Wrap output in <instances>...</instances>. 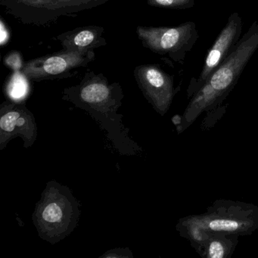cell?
<instances>
[{
	"label": "cell",
	"instance_id": "14",
	"mask_svg": "<svg viewBox=\"0 0 258 258\" xmlns=\"http://www.w3.org/2000/svg\"><path fill=\"white\" fill-rule=\"evenodd\" d=\"M30 87L28 79L22 71H15L6 87L7 96L13 102H20L25 100L29 94Z\"/></svg>",
	"mask_w": 258,
	"mask_h": 258
},
{
	"label": "cell",
	"instance_id": "16",
	"mask_svg": "<svg viewBox=\"0 0 258 258\" xmlns=\"http://www.w3.org/2000/svg\"><path fill=\"white\" fill-rule=\"evenodd\" d=\"M4 64L10 69L15 71H22L24 64L22 62L20 54L18 52H12L6 56L4 59Z\"/></svg>",
	"mask_w": 258,
	"mask_h": 258
},
{
	"label": "cell",
	"instance_id": "9",
	"mask_svg": "<svg viewBox=\"0 0 258 258\" xmlns=\"http://www.w3.org/2000/svg\"><path fill=\"white\" fill-rule=\"evenodd\" d=\"M134 75L148 102L159 114L164 115L176 93L173 77L158 64L137 66Z\"/></svg>",
	"mask_w": 258,
	"mask_h": 258
},
{
	"label": "cell",
	"instance_id": "10",
	"mask_svg": "<svg viewBox=\"0 0 258 258\" xmlns=\"http://www.w3.org/2000/svg\"><path fill=\"white\" fill-rule=\"evenodd\" d=\"M16 137H22L25 148L31 147L37 137L35 118L25 103L4 102L0 108V150Z\"/></svg>",
	"mask_w": 258,
	"mask_h": 258
},
{
	"label": "cell",
	"instance_id": "15",
	"mask_svg": "<svg viewBox=\"0 0 258 258\" xmlns=\"http://www.w3.org/2000/svg\"><path fill=\"white\" fill-rule=\"evenodd\" d=\"M150 7L170 10H187L192 8L195 0H146Z\"/></svg>",
	"mask_w": 258,
	"mask_h": 258
},
{
	"label": "cell",
	"instance_id": "4",
	"mask_svg": "<svg viewBox=\"0 0 258 258\" xmlns=\"http://www.w3.org/2000/svg\"><path fill=\"white\" fill-rule=\"evenodd\" d=\"M111 0H1L7 13L25 25L45 26L63 16H75Z\"/></svg>",
	"mask_w": 258,
	"mask_h": 258
},
{
	"label": "cell",
	"instance_id": "12",
	"mask_svg": "<svg viewBox=\"0 0 258 258\" xmlns=\"http://www.w3.org/2000/svg\"><path fill=\"white\" fill-rule=\"evenodd\" d=\"M236 243V235L211 233L198 251L204 257L227 258L232 254Z\"/></svg>",
	"mask_w": 258,
	"mask_h": 258
},
{
	"label": "cell",
	"instance_id": "5",
	"mask_svg": "<svg viewBox=\"0 0 258 258\" xmlns=\"http://www.w3.org/2000/svg\"><path fill=\"white\" fill-rule=\"evenodd\" d=\"M137 34L145 48L180 64H183L186 54L192 49L199 37L193 22L176 27L138 26Z\"/></svg>",
	"mask_w": 258,
	"mask_h": 258
},
{
	"label": "cell",
	"instance_id": "11",
	"mask_svg": "<svg viewBox=\"0 0 258 258\" xmlns=\"http://www.w3.org/2000/svg\"><path fill=\"white\" fill-rule=\"evenodd\" d=\"M104 32L102 27L90 25L63 33L57 36L55 40L61 43L64 50L94 51L107 44Z\"/></svg>",
	"mask_w": 258,
	"mask_h": 258
},
{
	"label": "cell",
	"instance_id": "6",
	"mask_svg": "<svg viewBox=\"0 0 258 258\" xmlns=\"http://www.w3.org/2000/svg\"><path fill=\"white\" fill-rule=\"evenodd\" d=\"M199 217L210 233L238 236L250 235L258 229V208L250 204L218 200Z\"/></svg>",
	"mask_w": 258,
	"mask_h": 258
},
{
	"label": "cell",
	"instance_id": "3",
	"mask_svg": "<svg viewBox=\"0 0 258 258\" xmlns=\"http://www.w3.org/2000/svg\"><path fill=\"white\" fill-rule=\"evenodd\" d=\"M79 216L78 202L69 188L51 182L37 203L33 219L41 238L54 244L75 229Z\"/></svg>",
	"mask_w": 258,
	"mask_h": 258
},
{
	"label": "cell",
	"instance_id": "17",
	"mask_svg": "<svg viewBox=\"0 0 258 258\" xmlns=\"http://www.w3.org/2000/svg\"><path fill=\"white\" fill-rule=\"evenodd\" d=\"M103 257H133V254L129 248H117L107 252Z\"/></svg>",
	"mask_w": 258,
	"mask_h": 258
},
{
	"label": "cell",
	"instance_id": "18",
	"mask_svg": "<svg viewBox=\"0 0 258 258\" xmlns=\"http://www.w3.org/2000/svg\"><path fill=\"white\" fill-rule=\"evenodd\" d=\"M10 38V31L7 25L4 23V19L0 21V45L4 46L7 44Z\"/></svg>",
	"mask_w": 258,
	"mask_h": 258
},
{
	"label": "cell",
	"instance_id": "1",
	"mask_svg": "<svg viewBox=\"0 0 258 258\" xmlns=\"http://www.w3.org/2000/svg\"><path fill=\"white\" fill-rule=\"evenodd\" d=\"M123 98L118 83L109 84L102 74L93 72H87L78 85L64 89L62 96L63 100L85 110L98 120L120 153L132 155L140 148L128 137V131L121 123L122 115L117 114Z\"/></svg>",
	"mask_w": 258,
	"mask_h": 258
},
{
	"label": "cell",
	"instance_id": "8",
	"mask_svg": "<svg viewBox=\"0 0 258 258\" xmlns=\"http://www.w3.org/2000/svg\"><path fill=\"white\" fill-rule=\"evenodd\" d=\"M242 31V19L238 13H233L227 23L219 34L205 58V64L197 80H191L188 89V96H192L212 74L220 67L239 41Z\"/></svg>",
	"mask_w": 258,
	"mask_h": 258
},
{
	"label": "cell",
	"instance_id": "2",
	"mask_svg": "<svg viewBox=\"0 0 258 258\" xmlns=\"http://www.w3.org/2000/svg\"><path fill=\"white\" fill-rule=\"evenodd\" d=\"M258 49V22L254 21L232 52L202 87L191 96L182 116V131L203 111L223 102L233 90L247 63Z\"/></svg>",
	"mask_w": 258,
	"mask_h": 258
},
{
	"label": "cell",
	"instance_id": "7",
	"mask_svg": "<svg viewBox=\"0 0 258 258\" xmlns=\"http://www.w3.org/2000/svg\"><path fill=\"white\" fill-rule=\"evenodd\" d=\"M95 52L90 51L62 50L43 55L24 64L22 72L29 81L62 79L73 75V71L85 67L94 60Z\"/></svg>",
	"mask_w": 258,
	"mask_h": 258
},
{
	"label": "cell",
	"instance_id": "13",
	"mask_svg": "<svg viewBox=\"0 0 258 258\" xmlns=\"http://www.w3.org/2000/svg\"><path fill=\"white\" fill-rule=\"evenodd\" d=\"M176 229L182 236L191 241L196 250L200 248L211 234L205 230L199 220V215L189 216L180 219Z\"/></svg>",
	"mask_w": 258,
	"mask_h": 258
}]
</instances>
